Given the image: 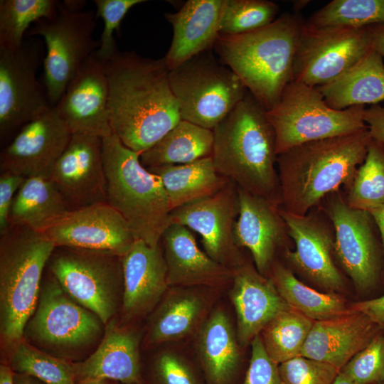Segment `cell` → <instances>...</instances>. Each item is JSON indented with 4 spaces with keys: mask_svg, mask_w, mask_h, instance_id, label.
I'll use <instances>...</instances> for the list:
<instances>
[{
    "mask_svg": "<svg viewBox=\"0 0 384 384\" xmlns=\"http://www.w3.org/2000/svg\"><path fill=\"white\" fill-rule=\"evenodd\" d=\"M105 64L112 134L142 153L181 119L169 69L164 58H144L133 51L117 50Z\"/></svg>",
    "mask_w": 384,
    "mask_h": 384,
    "instance_id": "1",
    "label": "cell"
},
{
    "mask_svg": "<svg viewBox=\"0 0 384 384\" xmlns=\"http://www.w3.org/2000/svg\"><path fill=\"white\" fill-rule=\"evenodd\" d=\"M217 172L254 196L281 206L274 130L249 92L213 129Z\"/></svg>",
    "mask_w": 384,
    "mask_h": 384,
    "instance_id": "2",
    "label": "cell"
},
{
    "mask_svg": "<svg viewBox=\"0 0 384 384\" xmlns=\"http://www.w3.org/2000/svg\"><path fill=\"white\" fill-rule=\"evenodd\" d=\"M370 139L367 127L304 143L278 154L280 208L303 215L329 194L341 188L346 191L366 158Z\"/></svg>",
    "mask_w": 384,
    "mask_h": 384,
    "instance_id": "3",
    "label": "cell"
},
{
    "mask_svg": "<svg viewBox=\"0 0 384 384\" xmlns=\"http://www.w3.org/2000/svg\"><path fill=\"white\" fill-rule=\"evenodd\" d=\"M304 23L299 13L285 14L249 33L220 35L214 46L223 63L267 111L293 80L294 58Z\"/></svg>",
    "mask_w": 384,
    "mask_h": 384,
    "instance_id": "4",
    "label": "cell"
},
{
    "mask_svg": "<svg viewBox=\"0 0 384 384\" xmlns=\"http://www.w3.org/2000/svg\"><path fill=\"white\" fill-rule=\"evenodd\" d=\"M107 202L128 223L136 240L157 247L171 225V208L159 177L144 167L141 153L112 134L102 138Z\"/></svg>",
    "mask_w": 384,
    "mask_h": 384,
    "instance_id": "5",
    "label": "cell"
},
{
    "mask_svg": "<svg viewBox=\"0 0 384 384\" xmlns=\"http://www.w3.org/2000/svg\"><path fill=\"white\" fill-rule=\"evenodd\" d=\"M43 233L10 227L0 239V334L12 346L24 330L39 300L45 266L55 249Z\"/></svg>",
    "mask_w": 384,
    "mask_h": 384,
    "instance_id": "6",
    "label": "cell"
},
{
    "mask_svg": "<svg viewBox=\"0 0 384 384\" xmlns=\"http://www.w3.org/2000/svg\"><path fill=\"white\" fill-rule=\"evenodd\" d=\"M85 4V1H58L54 14L36 21L25 35L26 38L41 36L45 40L44 83L53 107L100 45V40L92 37L96 12L83 11Z\"/></svg>",
    "mask_w": 384,
    "mask_h": 384,
    "instance_id": "7",
    "label": "cell"
},
{
    "mask_svg": "<svg viewBox=\"0 0 384 384\" xmlns=\"http://www.w3.org/2000/svg\"><path fill=\"white\" fill-rule=\"evenodd\" d=\"M363 105L330 107L317 87L292 80L267 111L276 136L277 154L310 142L345 136L367 128Z\"/></svg>",
    "mask_w": 384,
    "mask_h": 384,
    "instance_id": "8",
    "label": "cell"
},
{
    "mask_svg": "<svg viewBox=\"0 0 384 384\" xmlns=\"http://www.w3.org/2000/svg\"><path fill=\"white\" fill-rule=\"evenodd\" d=\"M169 82L181 119L211 130L248 92L239 77L210 50L169 70Z\"/></svg>",
    "mask_w": 384,
    "mask_h": 384,
    "instance_id": "9",
    "label": "cell"
},
{
    "mask_svg": "<svg viewBox=\"0 0 384 384\" xmlns=\"http://www.w3.org/2000/svg\"><path fill=\"white\" fill-rule=\"evenodd\" d=\"M319 206L335 228V255L340 268L357 292H375L384 284V251L373 218L350 207L342 189L327 196Z\"/></svg>",
    "mask_w": 384,
    "mask_h": 384,
    "instance_id": "10",
    "label": "cell"
},
{
    "mask_svg": "<svg viewBox=\"0 0 384 384\" xmlns=\"http://www.w3.org/2000/svg\"><path fill=\"white\" fill-rule=\"evenodd\" d=\"M51 274L80 305L108 324L122 297V257L109 252L56 247L50 259Z\"/></svg>",
    "mask_w": 384,
    "mask_h": 384,
    "instance_id": "11",
    "label": "cell"
},
{
    "mask_svg": "<svg viewBox=\"0 0 384 384\" xmlns=\"http://www.w3.org/2000/svg\"><path fill=\"white\" fill-rule=\"evenodd\" d=\"M43 42L27 38L16 51L0 49V140L9 143L26 124L51 107L36 78L45 59Z\"/></svg>",
    "mask_w": 384,
    "mask_h": 384,
    "instance_id": "12",
    "label": "cell"
},
{
    "mask_svg": "<svg viewBox=\"0 0 384 384\" xmlns=\"http://www.w3.org/2000/svg\"><path fill=\"white\" fill-rule=\"evenodd\" d=\"M372 49L368 27H313L305 23L293 65V80L319 87L353 66Z\"/></svg>",
    "mask_w": 384,
    "mask_h": 384,
    "instance_id": "13",
    "label": "cell"
},
{
    "mask_svg": "<svg viewBox=\"0 0 384 384\" xmlns=\"http://www.w3.org/2000/svg\"><path fill=\"white\" fill-rule=\"evenodd\" d=\"M279 211L294 246L283 256L287 266L325 292H343L346 279L336 259L335 228L325 210L319 205L303 215Z\"/></svg>",
    "mask_w": 384,
    "mask_h": 384,
    "instance_id": "14",
    "label": "cell"
},
{
    "mask_svg": "<svg viewBox=\"0 0 384 384\" xmlns=\"http://www.w3.org/2000/svg\"><path fill=\"white\" fill-rule=\"evenodd\" d=\"M102 324L97 316L70 297L51 274L42 284L24 335L43 346L71 350L95 341L102 334Z\"/></svg>",
    "mask_w": 384,
    "mask_h": 384,
    "instance_id": "15",
    "label": "cell"
},
{
    "mask_svg": "<svg viewBox=\"0 0 384 384\" xmlns=\"http://www.w3.org/2000/svg\"><path fill=\"white\" fill-rule=\"evenodd\" d=\"M238 213V188L229 181L215 193L172 210L170 223L198 233L205 252L234 270L246 260L235 238Z\"/></svg>",
    "mask_w": 384,
    "mask_h": 384,
    "instance_id": "16",
    "label": "cell"
},
{
    "mask_svg": "<svg viewBox=\"0 0 384 384\" xmlns=\"http://www.w3.org/2000/svg\"><path fill=\"white\" fill-rule=\"evenodd\" d=\"M43 233L56 247L109 252L121 257L136 240L124 218L107 202L69 210Z\"/></svg>",
    "mask_w": 384,
    "mask_h": 384,
    "instance_id": "17",
    "label": "cell"
},
{
    "mask_svg": "<svg viewBox=\"0 0 384 384\" xmlns=\"http://www.w3.org/2000/svg\"><path fill=\"white\" fill-rule=\"evenodd\" d=\"M73 133L53 107L23 126L4 146L0 168L26 178H48Z\"/></svg>",
    "mask_w": 384,
    "mask_h": 384,
    "instance_id": "18",
    "label": "cell"
},
{
    "mask_svg": "<svg viewBox=\"0 0 384 384\" xmlns=\"http://www.w3.org/2000/svg\"><path fill=\"white\" fill-rule=\"evenodd\" d=\"M48 178L70 210L107 202L102 138L73 134Z\"/></svg>",
    "mask_w": 384,
    "mask_h": 384,
    "instance_id": "19",
    "label": "cell"
},
{
    "mask_svg": "<svg viewBox=\"0 0 384 384\" xmlns=\"http://www.w3.org/2000/svg\"><path fill=\"white\" fill-rule=\"evenodd\" d=\"M105 61L92 53L54 107L73 134L100 138L112 134Z\"/></svg>",
    "mask_w": 384,
    "mask_h": 384,
    "instance_id": "20",
    "label": "cell"
},
{
    "mask_svg": "<svg viewBox=\"0 0 384 384\" xmlns=\"http://www.w3.org/2000/svg\"><path fill=\"white\" fill-rule=\"evenodd\" d=\"M238 192L237 245L250 251L257 271L267 277L273 265L279 261L276 259L278 252L284 256L287 250H293L294 242L279 206L239 188Z\"/></svg>",
    "mask_w": 384,
    "mask_h": 384,
    "instance_id": "21",
    "label": "cell"
},
{
    "mask_svg": "<svg viewBox=\"0 0 384 384\" xmlns=\"http://www.w3.org/2000/svg\"><path fill=\"white\" fill-rule=\"evenodd\" d=\"M236 314L239 344L247 346L279 313L290 306L277 292L272 281L245 260L233 270L230 292Z\"/></svg>",
    "mask_w": 384,
    "mask_h": 384,
    "instance_id": "22",
    "label": "cell"
},
{
    "mask_svg": "<svg viewBox=\"0 0 384 384\" xmlns=\"http://www.w3.org/2000/svg\"><path fill=\"white\" fill-rule=\"evenodd\" d=\"M122 309L127 320L154 309L169 289L167 267L160 244L150 247L135 240L122 257Z\"/></svg>",
    "mask_w": 384,
    "mask_h": 384,
    "instance_id": "23",
    "label": "cell"
},
{
    "mask_svg": "<svg viewBox=\"0 0 384 384\" xmlns=\"http://www.w3.org/2000/svg\"><path fill=\"white\" fill-rule=\"evenodd\" d=\"M380 333L384 332L367 315L352 310L336 318L314 321L300 356L341 370Z\"/></svg>",
    "mask_w": 384,
    "mask_h": 384,
    "instance_id": "24",
    "label": "cell"
},
{
    "mask_svg": "<svg viewBox=\"0 0 384 384\" xmlns=\"http://www.w3.org/2000/svg\"><path fill=\"white\" fill-rule=\"evenodd\" d=\"M161 242L170 287L215 289L232 283L233 270L203 252L188 228L171 224L164 231Z\"/></svg>",
    "mask_w": 384,
    "mask_h": 384,
    "instance_id": "25",
    "label": "cell"
},
{
    "mask_svg": "<svg viewBox=\"0 0 384 384\" xmlns=\"http://www.w3.org/2000/svg\"><path fill=\"white\" fill-rule=\"evenodd\" d=\"M78 383L108 380L122 384H143L137 334L118 326L114 321L107 324L97 348L86 359L73 363Z\"/></svg>",
    "mask_w": 384,
    "mask_h": 384,
    "instance_id": "26",
    "label": "cell"
},
{
    "mask_svg": "<svg viewBox=\"0 0 384 384\" xmlns=\"http://www.w3.org/2000/svg\"><path fill=\"white\" fill-rule=\"evenodd\" d=\"M223 0H188L165 17L173 28L170 48L164 57L169 70L214 47L220 36Z\"/></svg>",
    "mask_w": 384,
    "mask_h": 384,
    "instance_id": "27",
    "label": "cell"
},
{
    "mask_svg": "<svg viewBox=\"0 0 384 384\" xmlns=\"http://www.w3.org/2000/svg\"><path fill=\"white\" fill-rule=\"evenodd\" d=\"M199 287H169L155 307L144 343L177 341L197 334L209 316L210 300Z\"/></svg>",
    "mask_w": 384,
    "mask_h": 384,
    "instance_id": "28",
    "label": "cell"
},
{
    "mask_svg": "<svg viewBox=\"0 0 384 384\" xmlns=\"http://www.w3.org/2000/svg\"><path fill=\"white\" fill-rule=\"evenodd\" d=\"M197 335L196 352L208 384H229L240 363V346L228 314L214 310Z\"/></svg>",
    "mask_w": 384,
    "mask_h": 384,
    "instance_id": "29",
    "label": "cell"
},
{
    "mask_svg": "<svg viewBox=\"0 0 384 384\" xmlns=\"http://www.w3.org/2000/svg\"><path fill=\"white\" fill-rule=\"evenodd\" d=\"M331 108L343 110L384 100V61L373 48L329 83L317 87Z\"/></svg>",
    "mask_w": 384,
    "mask_h": 384,
    "instance_id": "30",
    "label": "cell"
},
{
    "mask_svg": "<svg viewBox=\"0 0 384 384\" xmlns=\"http://www.w3.org/2000/svg\"><path fill=\"white\" fill-rule=\"evenodd\" d=\"M70 210L49 178H26L9 213V228L23 226L44 233Z\"/></svg>",
    "mask_w": 384,
    "mask_h": 384,
    "instance_id": "31",
    "label": "cell"
},
{
    "mask_svg": "<svg viewBox=\"0 0 384 384\" xmlns=\"http://www.w3.org/2000/svg\"><path fill=\"white\" fill-rule=\"evenodd\" d=\"M146 169L161 179L171 210L211 196L229 181L217 172L211 156L186 164Z\"/></svg>",
    "mask_w": 384,
    "mask_h": 384,
    "instance_id": "32",
    "label": "cell"
},
{
    "mask_svg": "<svg viewBox=\"0 0 384 384\" xmlns=\"http://www.w3.org/2000/svg\"><path fill=\"white\" fill-rule=\"evenodd\" d=\"M267 277L291 308L314 321L336 318L352 311L347 300L341 294L310 287L279 261L273 265Z\"/></svg>",
    "mask_w": 384,
    "mask_h": 384,
    "instance_id": "33",
    "label": "cell"
},
{
    "mask_svg": "<svg viewBox=\"0 0 384 384\" xmlns=\"http://www.w3.org/2000/svg\"><path fill=\"white\" fill-rule=\"evenodd\" d=\"M213 145V130L181 119L139 160L146 168L189 164L211 156Z\"/></svg>",
    "mask_w": 384,
    "mask_h": 384,
    "instance_id": "34",
    "label": "cell"
},
{
    "mask_svg": "<svg viewBox=\"0 0 384 384\" xmlns=\"http://www.w3.org/2000/svg\"><path fill=\"white\" fill-rule=\"evenodd\" d=\"M314 323L291 307L275 316L260 334L272 361L279 365L299 356Z\"/></svg>",
    "mask_w": 384,
    "mask_h": 384,
    "instance_id": "35",
    "label": "cell"
},
{
    "mask_svg": "<svg viewBox=\"0 0 384 384\" xmlns=\"http://www.w3.org/2000/svg\"><path fill=\"white\" fill-rule=\"evenodd\" d=\"M343 193L346 203L353 208L370 213L384 206V149L373 140Z\"/></svg>",
    "mask_w": 384,
    "mask_h": 384,
    "instance_id": "36",
    "label": "cell"
},
{
    "mask_svg": "<svg viewBox=\"0 0 384 384\" xmlns=\"http://www.w3.org/2000/svg\"><path fill=\"white\" fill-rule=\"evenodd\" d=\"M58 4L55 0H1L0 49L18 50L31 23L51 17Z\"/></svg>",
    "mask_w": 384,
    "mask_h": 384,
    "instance_id": "37",
    "label": "cell"
},
{
    "mask_svg": "<svg viewBox=\"0 0 384 384\" xmlns=\"http://www.w3.org/2000/svg\"><path fill=\"white\" fill-rule=\"evenodd\" d=\"M8 365L14 373L45 384H76L73 363L44 353L23 339L12 346Z\"/></svg>",
    "mask_w": 384,
    "mask_h": 384,
    "instance_id": "38",
    "label": "cell"
},
{
    "mask_svg": "<svg viewBox=\"0 0 384 384\" xmlns=\"http://www.w3.org/2000/svg\"><path fill=\"white\" fill-rule=\"evenodd\" d=\"M318 28H359L384 23V0H333L305 21Z\"/></svg>",
    "mask_w": 384,
    "mask_h": 384,
    "instance_id": "39",
    "label": "cell"
},
{
    "mask_svg": "<svg viewBox=\"0 0 384 384\" xmlns=\"http://www.w3.org/2000/svg\"><path fill=\"white\" fill-rule=\"evenodd\" d=\"M279 6L267 0H223L220 35L235 36L265 27L276 18Z\"/></svg>",
    "mask_w": 384,
    "mask_h": 384,
    "instance_id": "40",
    "label": "cell"
},
{
    "mask_svg": "<svg viewBox=\"0 0 384 384\" xmlns=\"http://www.w3.org/2000/svg\"><path fill=\"white\" fill-rule=\"evenodd\" d=\"M341 371L362 384H383L384 333L376 336L368 346L356 353Z\"/></svg>",
    "mask_w": 384,
    "mask_h": 384,
    "instance_id": "41",
    "label": "cell"
},
{
    "mask_svg": "<svg viewBox=\"0 0 384 384\" xmlns=\"http://www.w3.org/2000/svg\"><path fill=\"white\" fill-rule=\"evenodd\" d=\"M281 384H333L340 370L303 356L278 365Z\"/></svg>",
    "mask_w": 384,
    "mask_h": 384,
    "instance_id": "42",
    "label": "cell"
},
{
    "mask_svg": "<svg viewBox=\"0 0 384 384\" xmlns=\"http://www.w3.org/2000/svg\"><path fill=\"white\" fill-rule=\"evenodd\" d=\"M144 0H95L96 16L104 21V28L100 39V47L96 55L107 61L118 50L113 38L114 31L119 32L120 23L127 13L135 5L145 2Z\"/></svg>",
    "mask_w": 384,
    "mask_h": 384,
    "instance_id": "43",
    "label": "cell"
},
{
    "mask_svg": "<svg viewBox=\"0 0 384 384\" xmlns=\"http://www.w3.org/2000/svg\"><path fill=\"white\" fill-rule=\"evenodd\" d=\"M154 384H201L190 364L178 354L163 351L151 367Z\"/></svg>",
    "mask_w": 384,
    "mask_h": 384,
    "instance_id": "44",
    "label": "cell"
},
{
    "mask_svg": "<svg viewBox=\"0 0 384 384\" xmlns=\"http://www.w3.org/2000/svg\"><path fill=\"white\" fill-rule=\"evenodd\" d=\"M250 346V364L242 384H281L278 365L267 353L260 335Z\"/></svg>",
    "mask_w": 384,
    "mask_h": 384,
    "instance_id": "45",
    "label": "cell"
},
{
    "mask_svg": "<svg viewBox=\"0 0 384 384\" xmlns=\"http://www.w3.org/2000/svg\"><path fill=\"white\" fill-rule=\"evenodd\" d=\"M26 178L9 171H2L0 176V234L9 228V218L16 193Z\"/></svg>",
    "mask_w": 384,
    "mask_h": 384,
    "instance_id": "46",
    "label": "cell"
},
{
    "mask_svg": "<svg viewBox=\"0 0 384 384\" xmlns=\"http://www.w3.org/2000/svg\"><path fill=\"white\" fill-rule=\"evenodd\" d=\"M363 119L370 139L384 149V107L376 104L366 108Z\"/></svg>",
    "mask_w": 384,
    "mask_h": 384,
    "instance_id": "47",
    "label": "cell"
},
{
    "mask_svg": "<svg viewBox=\"0 0 384 384\" xmlns=\"http://www.w3.org/2000/svg\"><path fill=\"white\" fill-rule=\"evenodd\" d=\"M351 310L367 315L384 332V294L350 304Z\"/></svg>",
    "mask_w": 384,
    "mask_h": 384,
    "instance_id": "48",
    "label": "cell"
},
{
    "mask_svg": "<svg viewBox=\"0 0 384 384\" xmlns=\"http://www.w3.org/2000/svg\"><path fill=\"white\" fill-rule=\"evenodd\" d=\"M371 36L372 48L377 51L384 61V23H376L368 26Z\"/></svg>",
    "mask_w": 384,
    "mask_h": 384,
    "instance_id": "49",
    "label": "cell"
},
{
    "mask_svg": "<svg viewBox=\"0 0 384 384\" xmlns=\"http://www.w3.org/2000/svg\"><path fill=\"white\" fill-rule=\"evenodd\" d=\"M373 218L380 234L384 251V206L369 213Z\"/></svg>",
    "mask_w": 384,
    "mask_h": 384,
    "instance_id": "50",
    "label": "cell"
},
{
    "mask_svg": "<svg viewBox=\"0 0 384 384\" xmlns=\"http://www.w3.org/2000/svg\"><path fill=\"white\" fill-rule=\"evenodd\" d=\"M0 384H15L14 372L8 364L0 365Z\"/></svg>",
    "mask_w": 384,
    "mask_h": 384,
    "instance_id": "51",
    "label": "cell"
},
{
    "mask_svg": "<svg viewBox=\"0 0 384 384\" xmlns=\"http://www.w3.org/2000/svg\"><path fill=\"white\" fill-rule=\"evenodd\" d=\"M15 384H45L42 381L28 375L14 373Z\"/></svg>",
    "mask_w": 384,
    "mask_h": 384,
    "instance_id": "52",
    "label": "cell"
},
{
    "mask_svg": "<svg viewBox=\"0 0 384 384\" xmlns=\"http://www.w3.org/2000/svg\"><path fill=\"white\" fill-rule=\"evenodd\" d=\"M333 384H362L351 379L340 370Z\"/></svg>",
    "mask_w": 384,
    "mask_h": 384,
    "instance_id": "53",
    "label": "cell"
},
{
    "mask_svg": "<svg viewBox=\"0 0 384 384\" xmlns=\"http://www.w3.org/2000/svg\"><path fill=\"white\" fill-rule=\"evenodd\" d=\"M77 384H118L117 382L108 380H91L86 382L78 383Z\"/></svg>",
    "mask_w": 384,
    "mask_h": 384,
    "instance_id": "54",
    "label": "cell"
},
{
    "mask_svg": "<svg viewBox=\"0 0 384 384\" xmlns=\"http://www.w3.org/2000/svg\"><path fill=\"white\" fill-rule=\"evenodd\" d=\"M383 384H384V383H383Z\"/></svg>",
    "mask_w": 384,
    "mask_h": 384,
    "instance_id": "55",
    "label": "cell"
}]
</instances>
